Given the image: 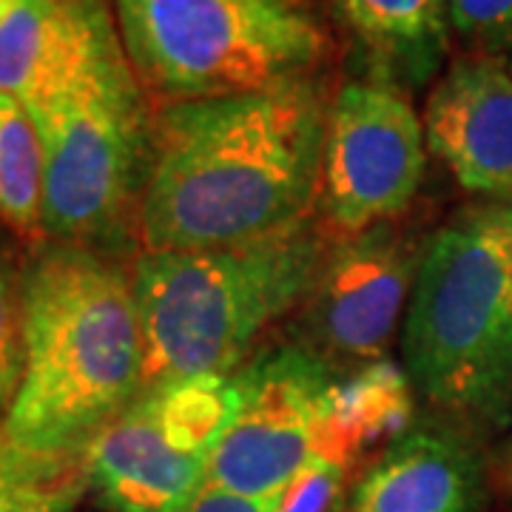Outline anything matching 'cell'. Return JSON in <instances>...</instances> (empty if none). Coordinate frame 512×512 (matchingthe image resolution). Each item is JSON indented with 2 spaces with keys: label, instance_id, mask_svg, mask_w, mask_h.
Wrapping results in <instances>:
<instances>
[{
  "label": "cell",
  "instance_id": "obj_1",
  "mask_svg": "<svg viewBox=\"0 0 512 512\" xmlns=\"http://www.w3.org/2000/svg\"><path fill=\"white\" fill-rule=\"evenodd\" d=\"M328 80L157 106L140 251H205L271 237L319 208Z\"/></svg>",
  "mask_w": 512,
  "mask_h": 512
},
{
  "label": "cell",
  "instance_id": "obj_2",
  "mask_svg": "<svg viewBox=\"0 0 512 512\" xmlns=\"http://www.w3.org/2000/svg\"><path fill=\"white\" fill-rule=\"evenodd\" d=\"M134 256L40 239L23 248V373L0 441L86 456L148 387Z\"/></svg>",
  "mask_w": 512,
  "mask_h": 512
},
{
  "label": "cell",
  "instance_id": "obj_3",
  "mask_svg": "<svg viewBox=\"0 0 512 512\" xmlns=\"http://www.w3.org/2000/svg\"><path fill=\"white\" fill-rule=\"evenodd\" d=\"M319 217L271 237L205 251H137L134 296L148 384L234 376L256 342L296 313L330 248Z\"/></svg>",
  "mask_w": 512,
  "mask_h": 512
},
{
  "label": "cell",
  "instance_id": "obj_4",
  "mask_svg": "<svg viewBox=\"0 0 512 512\" xmlns=\"http://www.w3.org/2000/svg\"><path fill=\"white\" fill-rule=\"evenodd\" d=\"M404 376L476 439L512 427V254L490 205L430 234L402 325Z\"/></svg>",
  "mask_w": 512,
  "mask_h": 512
},
{
  "label": "cell",
  "instance_id": "obj_5",
  "mask_svg": "<svg viewBox=\"0 0 512 512\" xmlns=\"http://www.w3.org/2000/svg\"><path fill=\"white\" fill-rule=\"evenodd\" d=\"M29 114L46 154L43 239L137 256L157 106L114 20Z\"/></svg>",
  "mask_w": 512,
  "mask_h": 512
},
{
  "label": "cell",
  "instance_id": "obj_6",
  "mask_svg": "<svg viewBox=\"0 0 512 512\" xmlns=\"http://www.w3.org/2000/svg\"><path fill=\"white\" fill-rule=\"evenodd\" d=\"M154 106L325 80L333 32L319 0H111Z\"/></svg>",
  "mask_w": 512,
  "mask_h": 512
},
{
  "label": "cell",
  "instance_id": "obj_7",
  "mask_svg": "<svg viewBox=\"0 0 512 512\" xmlns=\"http://www.w3.org/2000/svg\"><path fill=\"white\" fill-rule=\"evenodd\" d=\"M231 376L148 384L86 450L89 495L103 512H174L205 484L234 416Z\"/></svg>",
  "mask_w": 512,
  "mask_h": 512
},
{
  "label": "cell",
  "instance_id": "obj_8",
  "mask_svg": "<svg viewBox=\"0 0 512 512\" xmlns=\"http://www.w3.org/2000/svg\"><path fill=\"white\" fill-rule=\"evenodd\" d=\"M427 239L402 220L333 239L291 336L339 376L387 359L404 325Z\"/></svg>",
  "mask_w": 512,
  "mask_h": 512
},
{
  "label": "cell",
  "instance_id": "obj_9",
  "mask_svg": "<svg viewBox=\"0 0 512 512\" xmlns=\"http://www.w3.org/2000/svg\"><path fill=\"white\" fill-rule=\"evenodd\" d=\"M424 120L410 94L350 77L330 94L319 208L333 231L359 234L402 220L427 174Z\"/></svg>",
  "mask_w": 512,
  "mask_h": 512
},
{
  "label": "cell",
  "instance_id": "obj_10",
  "mask_svg": "<svg viewBox=\"0 0 512 512\" xmlns=\"http://www.w3.org/2000/svg\"><path fill=\"white\" fill-rule=\"evenodd\" d=\"M342 376L296 345L256 353L231 376L234 416L208 458L205 481L276 501L316 453L333 387Z\"/></svg>",
  "mask_w": 512,
  "mask_h": 512
},
{
  "label": "cell",
  "instance_id": "obj_11",
  "mask_svg": "<svg viewBox=\"0 0 512 512\" xmlns=\"http://www.w3.org/2000/svg\"><path fill=\"white\" fill-rule=\"evenodd\" d=\"M427 151L481 205L512 208V74L453 52L424 103Z\"/></svg>",
  "mask_w": 512,
  "mask_h": 512
},
{
  "label": "cell",
  "instance_id": "obj_12",
  "mask_svg": "<svg viewBox=\"0 0 512 512\" xmlns=\"http://www.w3.org/2000/svg\"><path fill=\"white\" fill-rule=\"evenodd\" d=\"M490 484L481 439L453 421H419L384 444L345 512H481Z\"/></svg>",
  "mask_w": 512,
  "mask_h": 512
},
{
  "label": "cell",
  "instance_id": "obj_13",
  "mask_svg": "<svg viewBox=\"0 0 512 512\" xmlns=\"http://www.w3.org/2000/svg\"><path fill=\"white\" fill-rule=\"evenodd\" d=\"M362 63V74L407 94L430 92L453 57L450 0H319Z\"/></svg>",
  "mask_w": 512,
  "mask_h": 512
},
{
  "label": "cell",
  "instance_id": "obj_14",
  "mask_svg": "<svg viewBox=\"0 0 512 512\" xmlns=\"http://www.w3.org/2000/svg\"><path fill=\"white\" fill-rule=\"evenodd\" d=\"M111 20V0H0V92L35 109Z\"/></svg>",
  "mask_w": 512,
  "mask_h": 512
},
{
  "label": "cell",
  "instance_id": "obj_15",
  "mask_svg": "<svg viewBox=\"0 0 512 512\" xmlns=\"http://www.w3.org/2000/svg\"><path fill=\"white\" fill-rule=\"evenodd\" d=\"M413 424V387L393 362L342 376L330 393L316 458L353 467L370 444L396 439Z\"/></svg>",
  "mask_w": 512,
  "mask_h": 512
},
{
  "label": "cell",
  "instance_id": "obj_16",
  "mask_svg": "<svg viewBox=\"0 0 512 512\" xmlns=\"http://www.w3.org/2000/svg\"><path fill=\"white\" fill-rule=\"evenodd\" d=\"M46 154L29 109L0 92V222L23 248L43 239Z\"/></svg>",
  "mask_w": 512,
  "mask_h": 512
},
{
  "label": "cell",
  "instance_id": "obj_17",
  "mask_svg": "<svg viewBox=\"0 0 512 512\" xmlns=\"http://www.w3.org/2000/svg\"><path fill=\"white\" fill-rule=\"evenodd\" d=\"M86 498V456H37L0 441V512H74Z\"/></svg>",
  "mask_w": 512,
  "mask_h": 512
},
{
  "label": "cell",
  "instance_id": "obj_18",
  "mask_svg": "<svg viewBox=\"0 0 512 512\" xmlns=\"http://www.w3.org/2000/svg\"><path fill=\"white\" fill-rule=\"evenodd\" d=\"M453 52L490 60L512 74V0H450Z\"/></svg>",
  "mask_w": 512,
  "mask_h": 512
},
{
  "label": "cell",
  "instance_id": "obj_19",
  "mask_svg": "<svg viewBox=\"0 0 512 512\" xmlns=\"http://www.w3.org/2000/svg\"><path fill=\"white\" fill-rule=\"evenodd\" d=\"M23 251L0 237V390L15 399L23 373V302H20Z\"/></svg>",
  "mask_w": 512,
  "mask_h": 512
},
{
  "label": "cell",
  "instance_id": "obj_20",
  "mask_svg": "<svg viewBox=\"0 0 512 512\" xmlns=\"http://www.w3.org/2000/svg\"><path fill=\"white\" fill-rule=\"evenodd\" d=\"M348 470L339 461L313 458L276 498L274 512H345L348 507Z\"/></svg>",
  "mask_w": 512,
  "mask_h": 512
},
{
  "label": "cell",
  "instance_id": "obj_21",
  "mask_svg": "<svg viewBox=\"0 0 512 512\" xmlns=\"http://www.w3.org/2000/svg\"><path fill=\"white\" fill-rule=\"evenodd\" d=\"M274 504L276 501H259V498L228 493L205 481L200 490L174 512H274Z\"/></svg>",
  "mask_w": 512,
  "mask_h": 512
},
{
  "label": "cell",
  "instance_id": "obj_22",
  "mask_svg": "<svg viewBox=\"0 0 512 512\" xmlns=\"http://www.w3.org/2000/svg\"><path fill=\"white\" fill-rule=\"evenodd\" d=\"M493 484L512 501V439L495 453L493 458Z\"/></svg>",
  "mask_w": 512,
  "mask_h": 512
},
{
  "label": "cell",
  "instance_id": "obj_23",
  "mask_svg": "<svg viewBox=\"0 0 512 512\" xmlns=\"http://www.w3.org/2000/svg\"><path fill=\"white\" fill-rule=\"evenodd\" d=\"M493 208V205H490ZM495 220L501 225V231H504V237H507V245H510V254H512V208H493Z\"/></svg>",
  "mask_w": 512,
  "mask_h": 512
},
{
  "label": "cell",
  "instance_id": "obj_24",
  "mask_svg": "<svg viewBox=\"0 0 512 512\" xmlns=\"http://www.w3.org/2000/svg\"><path fill=\"white\" fill-rule=\"evenodd\" d=\"M9 404H12V396L0 390V430H3V419H6V413H9Z\"/></svg>",
  "mask_w": 512,
  "mask_h": 512
}]
</instances>
